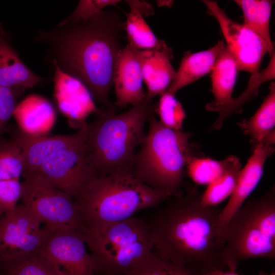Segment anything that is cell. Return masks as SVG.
<instances>
[{
  "instance_id": "34",
  "label": "cell",
  "mask_w": 275,
  "mask_h": 275,
  "mask_svg": "<svg viewBox=\"0 0 275 275\" xmlns=\"http://www.w3.org/2000/svg\"><path fill=\"white\" fill-rule=\"evenodd\" d=\"M119 0H81L74 11L61 22L76 21L88 19L97 14L107 6H116Z\"/></svg>"
},
{
  "instance_id": "13",
  "label": "cell",
  "mask_w": 275,
  "mask_h": 275,
  "mask_svg": "<svg viewBox=\"0 0 275 275\" xmlns=\"http://www.w3.org/2000/svg\"><path fill=\"white\" fill-rule=\"evenodd\" d=\"M85 124L75 133L65 135H32L12 128L11 136L21 149L24 168L22 176L34 174L43 162L55 153L82 141Z\"/></svg>"
},
{
  "instance_id": "18",
  "label": "cell",
  "mask_w": 275,
  "mask_h": 275,
  "mask_svg": "<svg viewBox=\"0 0 275 275\" xmlns=\"http://www.w3.org/2000/svg\"><path fill=\"white\" fill-rule=\"evenodd\" d=\"M42 80L20 59L11 45L10 35L0 22V86L31 88Z\"/></svg>"
},
{
  "instance_id": "4",
  "label": "cell",
  "mask_w": 275,
  "mask_h": 275,
  "mask_svg": "<svg viewBox=\"0 0 275 275\" xmlns=\"http://www.w3.org/2000/svg\"><path fill=\"white\" fill-rule=\"evenodd\" d=\"M156 106L146 96L120 114L113 109H99L93 122L85 123V154L95 173L131 171L136 148L146 136L145 125L155 113Z\"/></svg>"
},
{
  "instance_id": "29",
  "label": "cell",
  "mask_w": 275,
  "mask_h": 275,
  "mask_svg": "<svg viewBox=\"0 0 275 275\" xmlns=\"http://www.w3.org/2000/svg\"><path fill=\"white\" fill-rule=\"evenodd\" d=\"M23 159L20 148L11 136L0 138V180H19L23 172Z\"/></svg>"
},
{
  "instance_id": "22",
  "label": "cell",
  "mask_w": 275,
  "mask_h": 275,
  "mask_svg": "<svg viewBox=\"0 0 275 275\" xmlns=\"http://www.w3.org/2000/svg\"><path fill=\"white\" fill-rule=\"evenodd\" d=\"M243 17L242 23L258 35L266 44L270 57L274 53V43L270 33V18L274 1L270 0H235Z\"/></svg>"
},
{
  "instance_id": "25",
  "label": "cell",
  "mask_w": 275,
  "mask_h": 275,
  "mask_svg": "<svg viewBox=\"0 0 275 275\" xmlns=\"http://www.w3.org/2000/svg\"><path fill=\"white\" fill-rule=\"evenodd\" d=\"M265 68L257 73L251 75L245 90L237 98H233L228 105L212 109L211 112L218 113L219 116L211 126L212 129H218L224 120L233 114L241 112V107L245 102L256 96L260 86L264 82L275 78V54H272Z\"/></svg>"
},
{
  "instance_id": "36",
  "label": "cell",
  "mask_w": 275,
  "mask_h": 275,
  "mask_svg": "<svg viewBox=\"0 0 275 275\" xmlns=\"http://www.w3.org/2000/svg\"><path fill=\"white\" fill-rule=\"evenodd\" d=\"M194 275V274H193ZM202 275H239L235 271L230 270H216Z\"/></svg>"
},
{
  "instance_id": "9",
  "label": "cell",
  "mask_w": 275,
  "mask_h": 275,
  "mask_svg": "<svg viewBox=\"0 0 275 275\" xmlns=\"http://www.w3.org/2000/svg\"><path fill=\"white\" fill-rule=\"evenodd\" d=\"M49 228L21 204L0 217V262L36 253Z\"/></svg>"
},
{
  "instance_id": "33",
  "label": "cell",
  "mask_w": 275,
  "mask_h": 275,
  "mask_svg": "<svg viewBox=\"0 0 275 275\" xmlns=\"http://www.w3.org/2000/svg\"><path fill=\"white\" fill-rule=\"evenodd\" d=\"M21 195L19 180H0V217L16 207Z\"/></svg>"
},
{
  "instance_id": "14",
  "label": "cell",
  "mask_w": 275,
  "mask_h": 275,
  "mask_svg": "<svg viewBox=\"0 0 275 275\" xmlns=\"http://www.w3.org/2000/svg\"><path fill=\"white\" fill-rule=\"evenodd\" d=\"M143 82L139 50L126 44L119 52L115 64L113 84L116 97V106H134L143 101L146 96Z\"/></svg>"
},
{
  "instance_id": "6",
  "label": "cell",
  "mask_w": 275,
  "mask_h": 275,
  "mask_svg": "<svg viewBox=\"0 0 275 275\" xmlns=\"http://www.w3.org/2000/svg\"><path fill=\"white\" fill-rule=\"evenodd\" d=\"M82 234L95 271L105 275H124L154 252L148 223L134 216Z\"/></svg>"
},
{
  "instance_id": "19",
  "label": "cell",
  "mask_w": 275,
  "mask_h": 275,
  "mask_svg": "<svg viewBox=\"0 0 275 275\" xmlns=\"http://www.w3.org/2000/svg\"><path fill=\"white\" fill-rule=\"evenodd\" d=\"M225 46L223 40H219L206 50L185 51L175 77L166 91L175 95L178 90L210 73L218 54Z\"/></svg>"
},
{
  "instance_id": "3",
  "label": "cell",
  "mask_w": 275,
  "mask_h": 275,
  "mask_svg": "<svg viewBox=\"0 0 275 275\" xmlns=\"http://www.w3.org/2000/svg\"><path fill=\"white\" fill-rule=\"evenodd\" d=\"M179 194L153 188L138 179L131 171L94 172L75 198L81 232L126 220L138 211L157 206Z\"/></svg>"
},
{
  "instance_id": "5",
  "label": "cell",
  "mask_w": 275,
  "mask_h": 275,
  "mask_svg": "<svg viewBox=\"0 0 275 275\" xmlns=\"http://www.w3.org/2000/svg\"><path fill=\"white\" fill-rule=\"evenodd\" d=\"M154 114L148 121V132L135 154L132 173L153 188L178 193L184 170L196 157V146L189 142L191 133L164 126Z\"/></svg>"
},
{
  "instance_id": "11",
  "label": "cell",
  "mask_w": 275,
  "mask_h": 275,
  "mask_svg": "<svg viewBox=\"0 0 275 275\" xmlns=\"http://www.w3.org/2000/svg\"><path fill=\"white\" fill-rule=\"evenodd\" d=\"M208 13L217 20L239 71L254 75L260 71L262 61L267 53L265 43L255 33L230 18L213 1H202Z\"/></svg>"
},
{
  "instance_id": "27",
  "label": "cell",
  "mask_w": 275,
  "mask_h": 275,
  "mask_svg": "<svg viewBox=\"0 0 275 275\" xmlns=\"http://www.w3.org/2000/svg\"><path fill=\"white\" fill-rule=\"evenodd\" d=\"M0 275H63L38 252L0 262Z\"/></svg>"
},
{
  "instance_id": "28",
  "label": "cell",
  "mask_w": 275,
  "mask_h": 275,
  "mask_svg": "<svg viewBox=\"0 0 275 275\" xmlns=\"http://www.w3.org/2000/svg\"><path fill=\"white\" fill-rule=\"evenodd\" d=\"M235 157L231 155L223 160H217L196 156L187 164V173L196 183L208 185L226 171Z\"/></svg>"
},
{
  "instance_id": "17",
  "label": "cell",
  "mask_w": 275,
  "mask_h": 275,
  "mask_svg": "<svg viewBox=\"0 0 275 275\" xmlns=\"http://www.w3.org/2000/svg\"><path fill=\"white\" fill-rule=\"evenodd\" d=\"M172 48L166 50H139V59L143 81L147 91L146 97L153 100L164 92L173 81L176 71L171 61Z\"/></svg>"
},
{
  "instance_id": "24",
  "label": "cell",
  "mask_w": 275,
  "mask_h": 275,
  "mask_svg": "<svg viewBox=\"0 0 275 275\" xmlns=\"http://www.w3.org/2000/svg\"><path fill=\"white\" fill-rule=\"evenodd\" d=\"M268 93L256 113L248 120L238 123L243 132L251 138L253 149L274 129L275 82L272 81Z\"/></svg>"
},
{
  "instance_id": "26",
  "label": "cell",
  "mask_w": 275,
  "mask_h": 275,
  "mask_svg": "<svg viewBox=\"0 0 275 275\" xmlns=\"http://www.w3.org/2000/svg\"><path fill=\"white\" fill-rule=\"evenodd\" d=\"M241 167L239 159L235 156L226 171L208 185L203 193L200 195L201 204L204 206H217L230 197L236 186Z\"/></svg>"
},
{
  "instance_id": "23",
  "label": "cell",
  "mask_w": 275,
  "mask_h": 275,
  "mask_svg": "<svg viewBox=\"0 0 275 275\" xmlns=\"http://www.w3.org/2000/svg\"><path fill=\"white\" fill-rule=\"evenodd\" d=\"M130 11L124 12L126 16L124 31L127 44L139 50H166L171 48L166 42L158 39L147 23L138 9L130 0L125 1Z\"/></svg>"
},
{
  "instance_id": "30",
  "label": "cell",
  "mask_w": 275,
  "mask_h": 275,
  "mask_svg": "<svg viewBox=\"0 0 275 275\" xmlns=\"http://www.w3.org/2000/svg\"><path fill=\"white\" fill-rule=\"evenodd\" d=\"M155 113L159 117V121L164 126L176 130H183L186 114L175 95L166 91L161 94L156 103Z\"/></svg>"
},
{
  "instance_id": "16",
  "label": "cell",
  "mask_w": 275,
  "mask_h": 275,
  "mask_svg": "<svg viewBox=\"0 0 275 275\" xmlns=\"http://www.w3.org/2000/svg\"><path fill=\"white\" fill-rule=\"evenodd\" d=\"M54 67V97L59 109L70 118L82 119L91 112H97L92 96L86 87L76 78Z\"/></svg>"
},
{
  "instance_id": "8",
  "label": "cell",
  "mask_w": 275,
  "mask_h": 275,
  "mask_svg": "<svg viewBox=\"0 0 275 275\" xmlns=\"http://www.w3.org/2000/svg\"><path fill=\"white\" fill-rule=\"evenodd\" d=\"M21 204L49 229L71 228L81 231L75 200L37 173L23 177Z\"/></svg>"
},
{
  "instance_id": "31",
  "label": "cell",
  "mask_w": 275,
  "mask_h": 275,
  "mask_svg": "<svg viewBox=\"0 0 275 275\" xmlns=\"http://www.w3.org/2000/svg\"><path fill=\"white\" fill-rule=\"evenodd\" d=\"M124 275H193L185 268L159 257L154 252L141 266Z\"/></svg>"
},
{
  "instance_id": "1",
  "label": "cell",
  "mask_w": 275,
  "mask_h": 275,
  "mask_svg": "<svg viewBox=\"0 0 275 275\" xmlns=\"http://www.w3.org/2000/svg\"><path fill=\"white\" fill-rule=\"evenodd\" d=\"M124 21L114 10H103L83 20L59 22L39 31L36 42L47 44L49 60L64 72L79 80L103 108L116 110L109 98Z\"/></svg>"
},
{
  "instance_id": "32",
  "label": "cell",
  "mask_w": 275,
  "mask_h": 275,
  "mask_svg": "<svg viewBox=\"0 0 275 275\" xmlns=\"http://www.w3.org/2000/svg\"><path fill=\"white\" fill-rule=\"evenodd\" d=\"M25 88L0 86V138L6 130L9 120L13 116L18 97Z\"/></svg>"
},
{
  "instance_id": "12",
  "label": "cell",
  "mask_w": 275,
  "mask_h": 275,
  "mask_svg": "<svg viewBox=\"0 0 275 275\" xmlns=\"http://www.w3.org/2000/svg\"><path fill=\"white\" fill-rule=\"evenodd\" d=\"M84 142L52 155L35 173L75 199L94 173L88 163Z\"/></svg>"
},
{
  "instance_id": "2",
  "label": "cell",
  "mask_w": 275,
  "mask_h": 275,
  "mask_svg": "<svg viewBox=\"0 0 275 275\" xmlns=\"http://www.w3.org/2000/svg\"><path fill=\"white\" fill-rule=\"evenodd\" d=\"M195 189L180 193L148 223L154 252L194 275L227 270L223 259L222 208L203 206Z\"/></svg>"
},
{
  "instance_id": "20",
  "label": "cell",
  "mask_w": 275,
  "mask_h": 275,
  "mask_svg": "<svg viewBox=\"0 0 275 275\" xmlns=\"http://www.w3.org/2000/svg\"><path fill=\"white\" fill-rule=\"evenodd\" d=\"M13 116L19 129L32 135H45L53 125L56 113L44 97L32 94L17 104Z\"/></svg>"
},
{
  "instance_id": "10",
  "label": "cell",
  "mask_w": 275,
  "mask_h": 275,
  "mask_svg": "<svg viewBox=\"0 0 275 275\" xmlns=\"http://www.w3.org/2000/svg\"><path fill=\"white\" fill-rule=\"evenodd\" d=\"M84 236L71 228L49 229L37 252L63 275H94Z\"/></svg>"
},
{
  "instance_id": "37",
  "label": "cell",
  "mask_w": 275,
  "mask_h": 275,
  "mask_svg": "<svg viewBox=\"0 0 275 275\" xmlns=\"http://www.w3.org/2000/svg\"><path fill=\"white\" fill-rule=\"evenodd\" d=\"M257 275H275V273L274 272H271V273H265V272H260Z\"/></svg>"
},
{
  "instance_id": "21",
  "label": "cell",
  "mask_w": 275,
  "mask_h": 275,
  "mask_svg": "<svg viewBox=\"0 0 275 275\" xmlns=\"http://www.w3.org/2000/svg\"><path fill=\"white\" fill-rule=\"evenodd\" d=\"M238 71L236 62L226 45L218 54L211 72L214 100L206 104L207 111L226 106L232 102Z\"/></svg>"
},
{
  "instance_id": "15",
  "label": "cell",
  "mask_w": 275,
  "mask_h": 275,
  "mask_svg": "<svg viewBox=\"0 0 275 275\" xmlns=\"http://www.w3.org/2000/svg\"><path fill=\"white\" fill-rule=\"evenodd\" d=\"M274 151L273 146L259 144L253 148L252 155L239 172L235 188L219 214V226L223 230L227 224L243 205L255 189L263 175L264 165Z\"/></svg>"
},
{
  "instance_id": "7",
  "label": "cell",
  "mask_w": 275,
  "mask_h": 275,
  "mask_svg": "<svg viewBox=\"0 0 275 275\" xmlns=\"http://www.w3.org/2000/svg\"><path fill=\"white\" fill-rule=\"evenodd\" d=\"M251 199L230 218L223 230V259L228 270L252 259H274L275 240L267 234Z\"/></svg>"
},
{
  "instance_id": "35",
  "label": "cell",
  "mask_w": 275,
  "mask_h": 275,
  "mask_svg": "<svg viewBox=\"0 0 275 275\" xmlns=\"http://www.w3.org/2000/svg\"><path fill=\"white\" fill-rule=\"evenodd\" d=\"M130 1L143 16H149L154 14V10L150 3L145 1Z\"/></svg>"
}]
</instances>
